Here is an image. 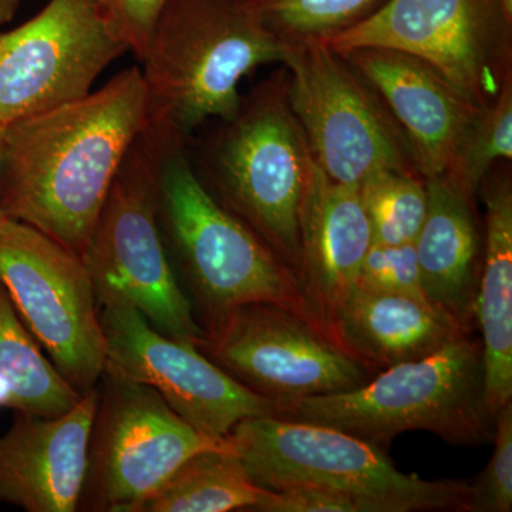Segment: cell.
Returning <instances> with one entry per match:
<instances>
[{
	"mask_svg": "<svg viewBox=\"0 0 512 512\" xmlns=\"http://www.w3.org/2000/svg\"><path fill=\"white\" fill-rule=\"evenodd\" d=\"M147 124L138 67L97 92L5 126L0 210L82 258L111 185Z\"/></svg>",
	"mask_w": 512,
	"mask_h": 512,
	"instance_id": "cell-1",
	"label": "cell"
},
{
	"mask_svg": "<svg viewBox=\"0 0 512 512\" xmlns=\"http://www.w3.org/2000/svg\"><path fill=\"white\" fill-rule=\"evenodd\" d=\"M286 45L249 0H168L140 62L146 126L187 143L205 121L231 120L241 80L282 63Z\"/></svg>",
	"mask_w": 512,
	"mask_h": 512,
	"instance_id": "cell-2",
	"label": "cell"
},
{
	"mask_svg": "<svg viewBox=\"0 0 512 512\" xmlns=\"http://www.w3.org/2000/svg\"><path fill=\"white\" fill-rule=\"evenodd\" d=\"M282 419L319 424L386 448L406 431H430L454 446L494 439L485 400L483 352L470 333L437 352L387 367L349 392L276 403Z\"/></svg>",
	"mask_w": 512,
	"mask_h": 512,
	"instance_id": "cell-3",
	"label": "cell"
},
{
	"mask_svg": "<svg viewBox=\"0 0 512 512\" xmlns=\"http://www.w3.org/2000/svg\"><path fill=\"white\" fill-rule=\"evenodd\" d=\"M156 133L158 224L207 319L247 303H274L315 325L292 269L211 194L188 160L187 143Z\"/></svg>",
	"mask_w": 512,
	"mask_h": 512,
	"instance_id": "cell-4",
	"label": "cell"
},
{
	"mask_svg": "<svg viewBox=\"0 0 512 512\" xmlns=\"http://www.w3.org/2000/svg\"><path fill=\"white\" fill-rule=\"evenodd\" d=\"M225 440L258 487L335 491L352 498L357 512L460 511L470 487L404 474L382 448L319 424L249 417Z\"/></svg>",
	"mask_w": 512,
	"mask_h": 512,
	"instance_id": "cell-5",
	"label": "cell"
},
{
	"mask_svg": "<svg viewBox=\"0 0 512 512\" xmlns=\"http://www.w3.org/2000/svg\"><path fill=\"white\" fill-rule=\"evenodd\" d=\"M222 123L205 156L215 198L296 275L299 217L316 163L289 101L288 73L259 84Z\"/></svg>",
	"mask_w": 512,
	"mask_h": 512,
	"instance_id": "cell-6",
	"label": "cell"
},
{
	"mask_svg": "<svg viewBox=\"0 0 512 512\" xmlns=\"http://www.w3.org/2000/svg\"><path fill=\"white\" fill-rule=\"evenodd\" d=\"M160 136L144 127L111 185L82 259L99 308L124 301L153 328L180 342L200 345L204 329L178 284L158 224Z\"/></svg>",
	"mask_w": 512,
	"mask_h": 512,
	"instance_id": "cell-7",
	"label": "cell"
},
{
	"mask_svg": "<svg viewBox=\"0 0 512 512\" xmlns=\"http://www.w3.org/2000/svg\"><path fill=\"white\" fill-rule=\"evenodd\" d=\"M289 101L330 180L359 188L382 170L414 171L402 128L362 76L322 40L288 42Z\"/></svg>",
	"mask_w": 512,
	"mask_h": 512,
	"instance_id": "cell-8",
	"label": "cell"
},
{
	"mask_svg": "<svg viewBox=\"0 0 512 512\" xmlns=\"http://www.w3.org/2000/svg\"><path fill=\"white\" fill-rule=\"evenodd\" d=\"M0 282L20 319L80 394L106 365L100 308L83 259L25 222L0 220Z\"/></svg>",
	"mask_w": 512,
	"mask_h": 512,
	"instance_id": "cell-9",
	"label": "cell"
},
{
	"mask_svg": "<svg viewBox=\"0 0 512 512\" xmlns=\"http://www.w3.org/2000/svg\"><path fill=\"white\" fill-rule=\"evenodd\" d=\"M511 28L503 0H386L322 42L340 55L387 49L417 57L484 109L511 76Z\"/></svg>",
	"mask_w": 512,
	"mask_h": 512,
	"instance_id": "cell-10",
	"label": "cell"
},
{
	"mask_svg": "<svg viewBox=\"0 0 512 512\" xmlns=\"http://www.w3.org/2000/svg\"><path fill=\"white\" fill-rule=\"evenodd\" d=\"M82 505L137 512L188 458L227 446L192 429L146 384L104 367Z\"/></svg>",
	"mask_w": 512,
	"mask_h": 512,
	"instance_id": "cell-11",
	"label": "cell"
},
{
	"mask_svg": "<svg viewBox=\"0 0 512 512\" xmlns=\"http://www.w3.org/2000/svg\"><path fill=\"white\" fill-rule=\"evenodd\" d=\"M197 349L232 379L279 403L349 392L372 369L308 319L274 303H247L207 319Z\"/></svg>",
	"mask_w": 512,
	"mask_h": 512,
	"instance_id": "cell-12",
	"label": "cell"
},
{
	"mask_svg": "<svg viewBox=\"0 0 512 512\" xmlns=\"http://www.w3.org/2000/svg\"><path fill=\"white\" fill-rule=\"evenodd\" d=\"M127 52L100 0H49L0 33V126L83 99Z\"/></svg>",
	"mask_w": 512,
	"mask_h": 512,
	"instance_id": "cell-13",
	"label": "cell"
},
{
	"mask_svg": "<svg viewBox=\"0 0 512 512\" xmlns=\"http://www.w3.org/2000/svg\"><path fill=\"white\" fill-rule=\"evenodd\" d=\"M106 365L156 390L181 419L215 441L249 417L278 416L275 402L258 396L190 343L158 332L130 303L100 308Z\"/></svg>",
	"mask_w": 512,
	"mask_h": 512,
	"instance_id": "cell-14",
	"label": "cell"
},
{
	"mask_svg": "<svg viewBox=\"0 0 512 512\" xmlns=\"http://www.w3.org/2000/svg\"><path fill=\"white\" fill-rule=\"evenodd\" d=\"M342 56L402 128L417 174L424 180L446 174L483 109L417 57L387 49Z\"/></svg>",
	"mask_w": 512,
	"mask_h": 512,
	"instance_id": "cell-15",
	"label": "cell"
},
{
	"mask_svg": "<svg viewBox=\"0 0 512 512\" xmlns=\"http://www.w3.org/2000/svg\"><path fill=\"white\" fill-rule=\"evenodd\" d=\"M99 386L56 417L16 413L0 436V503L28 512H74L89 466Z\"/></svg>",
	"mask_w": 512,
	"mask_h": 512,
	"instance_id": "cell-16",
	"label": "cell"
},
{
	"mask_svg": "<svg viewBox=\"0 0 512 512\" xmlns=\"http://www.w3.org/2000/svg\"><path fill=\"white\" fill-rule=\"evenodd\" d=\"M372 242L359 188L335 183L316 164L299 217L296 278L313 322L330 340Z\"/></svg>",
	"mask_w": 512,
	"mask_h": 512,
	"instance_id": "cell-17",
	"label": "cell"
},
{
	"mask_svg": "<svg viewBox=\"0 0 512 512\" xmlns=\"http://www.w3.org/2000/svg\"><path fill=\"white\" fill-rule=\"evenodd\" d=\"M470 332L426 299L355 286L332 340L369 369L383 370L429 356Z\"/></svg>",
	"mask_w": 512,
	"mask_h": 512,
	"instance_id": "cell-18",
	"label": "cell"
},
{
	"mask_svg": "<svg viewBox=\"0 0 512 512\" xmlns=\"http://www.w3.org/2000/svg\"><path fill=\"white\" fill-rule=\"evenodd\" d=\"M427 214L414 247L427 301L471 330L480 278L473 200L446 175L427 178Z\"/></svg>",
	"mask_w": 512,
	"mask_h": 512,
	"instance_id": "cell-19",
	"label": "cell"
},
{
	"mask_svg": "<svg viewBox=\"0 0 512 512\" xmlns=\"http://www.w3.org/2000/svg\"><path fill=\"white\" fill-rule=\"evenodd\" d=\"M485 245L474 318L483 335L484 389L495 414L512 402V185L507 174L485 177Z\"/></svg>",
	"mask_w": 512,
	"mask_h": 512,
	"instance_id": "cell-20",
	"label": "cell"
},
{
	"mask_svg": "<svg viewBox=\"0 0 512 512\" xmlns=\"http://www.w3.org/2000/svg\"><path fill=\"white\" fill-rule=\"evenodd\" d=\"M82 397L43 355L0 282V409L56 417Z\"/></svg>",
	"mask_w": 512,
	"mask_h": 512,
	"instance_id": "cell-21",
	"label": "cell"
},
{
	"mask_svg": "<svg viewBox=\"0 0 512 512\" xmlns=\"http://www.w3.org/2000/svg\"><path fill=\"white\" fill-rule=\"evenodd\" d=\"M268 494L228 446L210 448L181 464L137 512L256 511Z\"/></svg>",
	"mask_w": 512,
	"mask_h": 512,
	"instance_id": "cell-22",
	"label": "cell"
},
{
	"mask_svg": "<svg viewBox=\"0 0 512 512\" xmlns=\"http://www.w3.org/2000/svg\"><path fill=\"white\" fill-rule=\"evenodd\" d=\"M373 242L414 244L427 214L426 180L414 171L382 170L359 187Z\"/></svg>",
	"mask_w": 512,
	"mask_h": 512,
	"instance_id": "cell-23",
	"label": "cell"
},
{
	"mask_svg": "<svg viewBox=\"0 0 512 512\" xmlns=\"http://www.w3.org/2000/svg\"><path fill=\"white\" fill-rule=\"evenodd\" d=\"M512 158V79H505L500 93L478 114L464 138L446 177L474 200L485 177L500 160Z\"/></svg>",
	"mask_w": 512,
	"mask_h": 512,
	"instance_id": "cell-24",
	"label": "cell"
},
{
	"mask_svg": "<svg viewBox=\"0 0 512 512\" xmlns=\"http://www.w3.org/2000/svg\"><path fill=\"white\" fill-rule=\"evenodd\" d=\"M262 23L285 42L326 40L372 15L386 0H249Z\"/></svg>",
	"mask_w": 512,
	"mask_h": 512,
	"instance_id": "cell-25",
	"label": "cell"
},
{
	"mask_svg": "<svg viewBox=\"0 0 512 512\" xmlns=\"http://www.w3.org/2000/svg\"><path fill=\"white\" fill-rule=\"evenodd\" d=\"M493 457L481 476L470 483L460 511L512 510V402L495 414Z\"/></svg>",
	"mask_w": 512,
	"mask_h": 512,
	"instance_id": "cell-26",
	"label": "cell"
},
{
	"mask_svg": "<svg viewBox=\"0 0 512 512\" xmlns=\"http://www.w3.org/2000/svg\"><path fill=\"white\" fill-rule=\"evenodd\" d=\"M356 286L427 301L421 286L419 259L414 244L386 245L372 242L360 265Z\"/></svg>",
	"mask_w": 512,
	"mask_h": 512,
	"instance_id": "cell-27",
	"label": "cell"
},
{
	"mask_svg": "<svg viewBox=\"0 0 512 512\" xmlns=\"http://www.w3.org/2000/svg\"><path fill=\"white\" fill-rule=\"evenodd\" d=\"M100 3L111 25L141 62L168 0H100Z\"/></svg>",
	"mask_w": 512,
	"mask_h": 512,
	"instance_id": "cell-28",
	"label": "cell"
},
{
	"mask_svg": "<svg viewBox=\"0 0 512 512\" xmlns=\"http://www.w3.org/2000/svg\"><path fill=\"white\" fill-rule=\"evenodd\" d=\"M20 0H0V26L6 25L15 18Z\"/></svg>",
	"mask_w": 512,
	"mask_h": 512,
	"instance_id": "cell-29",
	"label": "cell"
},
{
	"mask_svg": "<svg viewBox=\"0 0 512 512\" xmlns=\"http://www.w3.org/2000/svg\"><path fill=\"white\" fill-rule=\"evenodd\" d=\"M3 133H5V127L0 126V157H2ZM2 218H5V215H3L2 210H0V220H2Z\"/></svg>",
	"mask_w": 512,
	"mask_h": 512,
	"instance_id": "cell-30",
	"label": "cell"
}]
</instances>
